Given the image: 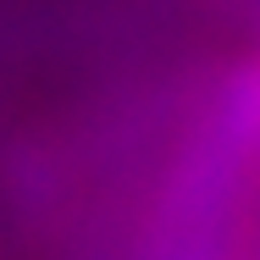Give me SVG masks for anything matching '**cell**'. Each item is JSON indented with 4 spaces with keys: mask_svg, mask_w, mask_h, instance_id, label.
Wrapping results in <instances>:
<instances>
[]
</instances>
